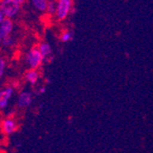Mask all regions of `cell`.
<instances>
[{
	"instance_id": "2",
	"label": "cell",
	"mask_w": 153,
	"mask_h": 153,
	"mask_svg": "<svg viewBox=\"0 0 153 153\" xmlns=\"http://www.w3.org/2000/svg\"><path fill=\"white\" fill-rule=\"evenodd\" d=\"M43 58L38 49V47L31 48L26 55V62L31 70H38L43 62Z\"/></svg>"
},
{
	"instance_id": "13",
	"label": "cell",
	"mask_w": 153,
	"mask_h": 153,
	"mask_svg": "<svg viewBox=\"0 0 153 153\" xmlns=\"http://www.w3.org/2000/svg\"><path fill=\"white\" fill-rule=\"evenodd\" d=\"M72 39H73V34L70 31H64L61 35V40L62 42H68V41L72 40Z\"/></svg>"
},
{
	"instance_id": "3",
	"label": "cell",
	"mask_w": 153,
	"mask_h": 153,
	"mask_svg": "<svg viewBox=\"0 0 153 153\" xmlns=\"http://www.w3.org/2000/svg\"><path fill=\"white\" fill-rule=\"evenodd\" d=\"M73 6V1L72 0H59L57 1V8H56V16L57 19L59 20H63L67 18L69 13L71 12Z\"/></svg>"
},
{
	"instance_id": "15",
	"label": "cell",
	"mask_w": 153,
	"mask_h": 153,
	"mask_svg": "<svg viewBox=\"0 0 153 153\" xmlns=\"http://www.w3.org/2000/svg\"><path fill=\"white\" fill-rule=\"evenodd\" d=\"M45 92H46V87H45V86H40L39 89V91H38V93H39V94H44Z\"/></svg>"
},
{
	"instance_id": "7",
	"label": "cell",
	"mask_w": 153,
	"mask_h": 153,
	"mask_svg": "<svg viewBox=\"0 0 153 153\" xmlns=\"http://www.w3.org/2000/svg\"><path fill=\"white\" fill-rule=\"evenodd\" d=\"M13 27H14V24L12 19H5L1 23V25H0V31H1L3 37L10 35L11 31L13 30Z\"/></svg>"
},
{
	"instance_id": "1",
	"label": "cell",
	"mask_w": 153,
	"mask_h": 153,
	"mask_svg": "<svg viewBox=\"0 0 153 153\" xmlns=\"http://www.w3.org/2000/svg\"><path fill=\"white\" fill-rule=\"evenodd\" d=\"M23 4L24 1L22 0H1L0 11L2 12L5 19H11L18 15Z\"/></svg>"
},
{
	"instance_id": "12",
	"label": "cell",
	"mask_w": 153,
	"mask_h": 153,
	"mask_svg": "<svg viewBox=\"0 0 153 153\" xmlns=\"http://www.w3.org/2000/svg\"><path fill=\"white\" fill-rule=\"evenodd\" d=\"M13 43H14V39H13V38L10 35L3 37L2 46H4V47H10Z\"/></svg>"
},
{
	"instance_id": "6",
	"label": "cell",
	"mask_w": 153,
	"mask_h": 153,
	"mask_svg": "<svg viewBox=\"0 0 153 153\" xmlns=\"http://www.w3.org/2000/svg\"><path fill=\"white\" fill-rule=\"evenodd\" d=\"M18 106L20 108L29 107L32 103V94L30 92L23 91L19 94L18 97Z\"/></svg>"
},
{
	"instance_id": "8",
	"label": "cell",
	"mask_w": 153,
	"mask_h": 153,
	"mask_svg": "<svg viewBox=\"0 0 153 153\" xmlns=\"http://www.w3.org/2000/svg\"><path fill=\"white\" fill-rule=\"evenodd\" d=\"M39 78V74L38 72V70H30L27 71L26 75H25V79L27 80V82H30L31 85H34L38 82Z\"/></svg>"
},
{
	"instance_id": "14",
	"label": "cell",
	"mask_w": 153,
	"mask_h": 153,
	"mask_svg": "<svg viewBox=\"0 0 153 153\" xmlns=\"http://www.w3.org/2000/svg\"><path fill=\"white\" fill-rule=\"evenodd\" d=\"M6 60L2 57H0V80H1L4 72H5V69H6Z\"/></svg>"
},
{
	"instance_id": "16",
	"label": "cell",
	"mask_w": 153,
	"mask_h": 153,
	"mask_svg": "<svg viewBox=\"0 0 153 153\" xmlns=\"http://www.w3.org/2000/svg\"><path fill=\"white\" fill-rule=\"evenodd\" d=\"M4 19H5V17H4V15L2 14V12L0 11V25H1V23L3 22Z\"/></svg>"
},
{
	"instance_id": "10",
	"label": "cell",
	"mask_w": 153,
	"mask_h": 153,
	"mask_svg": "<svg viewBox=\"0 0 153 153\" xmlns=\"http://www.w3.org/2000/svg\"><path fill=\"white\" fill-rule=\"evenodd\" d=\"M31 4L39 12L47 11L48 1H46V0H33V1H31Z\"/></svg>"
},
{
	"instance_id": "5",
	"label": "cell",
	"mask_w": 153,
	"mask_h": 153,
	"mask_svg": "<svg viewBox=\"0 0 153 153\" xmlns=\"http://www.w3.org/2000/svg\"><path fill=\"white\" fill-rule=\"evenodd\" d=\"M14 94V89L11 86L4 87L0 90V110H5L7 105L10 98Z\"/></svg>"
},
{
	"instance_id": "9",
	"label": "cell",
	"mask_w": 153,
	"mask_h": 153,
	"mask_svg": "<svg viewBox=\"0 0 153 153\" xmlns=\"http://www.w3.org/2000/svg\"><path fill=\"white\" fill-rule=\"evenodd\" d=\"M38 49L41 54V56H42L43 60L44 59H47L50 55H51V45L48 43V42H41L39 43V45L38 46Z\"/></svg>"
},
{
	"instance_id": "11",
	"label": "cell",
	"mask_w": 153,
	"mask_h": 153,
	"mask_svg": "<svg viewBox=\"0 0 153 153\" xmlns=\"http://www.w3.org/2000/svg\"><path fill=\"white\" fill-rule=\"evenodd\" d=\"M57 8V1H48L47 12L51 15H55Z\"/></svg>"
},
{
	"instance_id": "4",
	"label": "cell",
	"mask_w": 153,
	"mask_h": 153,
	"mask_svg": "<svg viewBox=\"0 0 153 153\" xmlns=\"http://www.w3.org/2000/svg\"><path fill=\"white\" fill-rule=\"evenodd\" d=\"M18 129L16 120L12 117H7L1 122V130L5 135H12Z\"/></svg>"
},
{
	"instance_id": "17",
	"label": "cell",
	"mask_w": 153,
	"mask_h": 153,
	"mask_svg": "<svg viewBox=\"0 0 153 153\" xmlns=\"http://www.w3.org/2000/svg\"><path fill=\"white\" fill-rule=\"evenodd\" d=\"M2 40H3V35H2L1 31H0V46L2 45Z\"/></svg>"
}]
</instances>
